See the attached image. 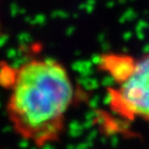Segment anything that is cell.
<instances>
[{
    "label": "cell",
    "instance_id": "obj_3",
    "mask_svg": "<svg viewBox=\"0 0 149 149\" xmlns=\"http://www.w3.org/2000/svg\"><path fill=\"white\" fill-rule=\"evenodd\" d=\"M136 57L122 53H107L98 58V68L116 84L124 79L132 70Z\"/></svg>",
    "mask_w": 149,
    "mask_h": 149
},
{
    "label": "cell",
    "instance_id": "obj_1",
    "mask_svg": "<svg viewBox=\"0 0 149 149\" xmlns=\"http://www.w3.org/2000/svg\"><path fill=\"white\" fill-rule=\"evenodd\" d=\"M0 83L8 89L7 118L19 137L37 148L60 140L80 94L63 63L34 57L17 68H3Z\"/></svg>",
    "mask_w": 149,
    "mask_h": 149
},
{
    "label": "cell",
    "instance_id": "obj_2",
    "mask_svg": "<svg viewBox=\"0 0 149 149\" xmlns=\"http://www.w3.org/2000/svg\"><path fill=\"white\" fill-rule=\"evenodd\" d=\"M108 105L125 120L149 123V51L136 57L127 76L110 87Z\"/></svg>",
    "mask_w": 149,
    "mask_h": 149
}]
</instances>
